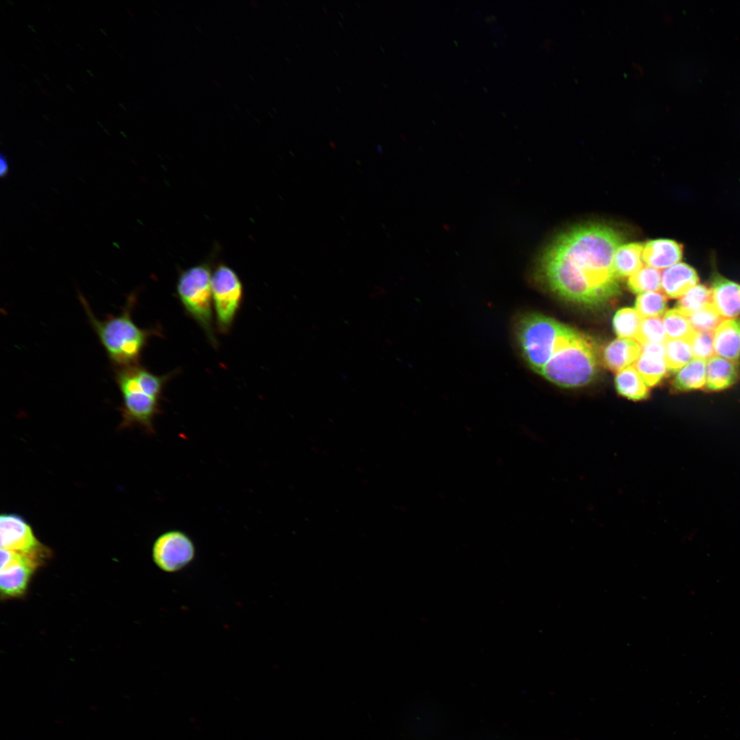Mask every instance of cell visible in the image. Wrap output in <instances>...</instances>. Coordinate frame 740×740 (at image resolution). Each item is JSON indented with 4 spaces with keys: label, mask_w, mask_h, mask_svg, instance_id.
Masks as SVG:
<instances>
[{
    "label": "cell",
    "mask_w": 740,
    "mask_h": 740,
    "mask_svg": "<svg viewBox=\"0 0 740 740\" xmlns=\"http://www.w3.org/2000/svg\"><path fill=\"white\" fill-rule=\"evenodd\" d=\"M618 230L602 223L575 226L556 236L539 254L534 275L567 300L602 304L619 293L613 259L624 244Z\"/></svg>",
    "instance_id": "6da1fadb"
},
{
    "label": "cell",
    "mask_w": 740,
    "mask_h": 740,
    "mask_svg": "<svg viewBox=\"0 0 740 740\" xmlns=\"http://www.w3.org/2000/svg\"><path fill=\"white\" fill-rule=\"evenodd\" d=\"M78 297L90 325L114 368L139 364L141 353L149 338L158 332L156 328H140L133 321L132 315L137 301L135 293L127 296L121 313L115 316L108 314L103 320L95 317L87 300L80 293Z\"/></svg>",
    "instance_id": "7a4b0ae2"
},
{
    "label": "cell",
    "mask_w": 740,
    "mask_h": 740,
    "mask_svg": "<svg viewBox=\"0 0 740 740\" xmlns=\"http://www.w3.org/2000/svg\"><path fill=\"white\" fill-rule=\"evenodd\" d=\"M115 382L121 393L120 408L125 426L139 423L149 427L158 410L160 397L168 373L155 375L140 364L114 368Z\"/></svg>",
    "instance_id": "3957f363"
},
{
    "label": "cell",
    "mask_w": 740,
    "mask_h": 740,
    "mask_svg": "<svg viewBox=\"0 0 740 740\" xmlns=\"http://www.w3.org/2000/svg\"><path fill=\"white\" fill-rule=\"evenodd\" d=\"M597 360L593 345L584 336L569 328L539 374L563 387L580 386L594 378Z\"/></svg>",
    "instance_id": "277c9868"
},
{
    "label": "cell",
    "mask_w": 740,
    "mask_h": 740,
    "mask_svg": "<svg viewBox=\"0 0 740 740\" xmlns=\"http://www.w3.org/2000/svg\"><path fill=\"white\" fill-rule=\"evenodd\" d=\"M569 328L547 316L529 313L517 324V338L530 367L540 373L552 356L560 338Z\"/></svg>",
    "instance_id": "5b68a950"
},
{
    "label": "cell",
    "mask_w": 740,
    "mask_h": 740,
    "mask_svg": "<svg viewBox=\"0 0 740 740\" xmlns=\"http://www.w3.org/2000/svg\"><path fill=\"white\" fill-rule=\"evenodd\" d=\"M212 274L207 264L194 265L181 273L176 288L186 312L204 330L210 341L216 345L212 309Z\"/></svg>",
    "instance_id": "8992f818"
},
{
    "label": "cell",
    "mask_w": 740,
    "mask_h": 740,
    "mask_svg": "<svg viewBox=\"0 0 740 740\" xmlns=\"http://www.w3.org/2000/svg\"><path fill=\"white\" fill-rule=\"evenodd\" d=\"M211 288L217 325L225 333L231 328L241 306L243 284L233 269L220 264L212 274Z\"/></svg>",
    "instance_id": "52a82bcc"
},
{
    "label": "cell",
    "mask_w": 740,
    "mask_h": 740,
    "mask_svg": "<svg viewBox=\"0 0 740 740\" xmlns=\"http://www.w3.org/2000/svg\"><path fill=\"white\" fill-rule=\"evenodd\" d=\"M153 559L159 569L175 573L185 568L195 556L191 539L180 530H170L160 535L153 547Z\"/></svg>",
    "instance_id": "ba28073f"
},
{
    "label": "cell",
    "mask_w": 740,
    "mask_h": 740,
    "mask_svg": "<svg viewBox=\"0 0 740 740\" xmlns=\"http://www.w3.org/2000/svg\"><path fill=\"white\" fill-rule=\"evenodd\" d=\"M36 556L1 549L0 586L2 593L16 596L24 592L36 563Z\"/></svg>",
    "instance_id": "9c48e42d"
},
{
    "label": "cell",
    "mask_w": 740,
    "mask_h": 740,
    "mask_svg": "<svg viewBox=\"0 0 740 740\" xmlns=\"http://www.w3.org/2000/svg\"><path fill=\"white\" fill-rule=\"evenodd\" d=\"M1 549L36 555L39 543L27 523L13 515H2L0 518Z\"/></svg>",
    "instance_id": "30bf717a"
},
{
    "label": "cell",
    "mask_w": 740,
    "mask_h": 740,
    "mask_svg": "<svg viewBox=\"0 0 740 740\" xmlns=\"http://www.w3.org/2000/svg\"><path fill=\"white\" fill-rule=\"evenodd\" d=\"M712 302L724 319L740 315V284L718 273L711 280Z\"/></svg>",
    "instance_id": "8fae6325"
},
{
    "label": "cell",
    "mask_w": 740,
    "mask_h": 740,
    "mask_svg": "<svg viewBox=\"0 0 740 740\" xmlns=\"http://www.w3.org/2000/svg\"><path fill=\"white\" fill-rule=\"evenodd\" d=\"M682 251V245L675 241L653 240L643 245L642 260L648 267L667 269L681 260Z\"/></svg>",
    "instance_id": "7c38bea8"
},
{
    "label": "cell",
    "mask_w": 740,
    "mask_h": 740,
    "mask_svg": "<svg viewBox=\"0 0 740 740\" xmlns=\"http://www.w3.org/2000/svg\"><path fill=\"white\" fill-rule=\"evenodd\" d=\"M698 282L695 270L683 262L669 267L661 273V288L665 295L671 299L681 297Z\"/></svg>",
    "instance_id": "4fadbf2b"
},
{
    "label": "cell",
    "mask_w": 740,
    "mask_h": 740,
    "mask_svg": "<svg viewBox=\"0 0 740 740\" xmlns=\"http://www.w3.org/2000/svg\"><path fill=\"white\" fill-rule=\"evenodd\" d=\"M641 354V345L634 339L618 338L604 349L603 360L613 372H619L632 365Z\"/></svg>",
    "instance_id": "5bb4252c"
},
{
    "label": "cell",
    "mask_w": 740,
    "mask_h": 740,
    "mask_svg": "<svg viewBox=\"0 0 740 740\" xmlns=\"http://www.w3.org/2000/svg\"><path fill=\"white\" fill-rule=\"evenodd\" d=\"M739 378L738 362L713 356L706 366V388L710 391L726 389L737 382Z\"/></svg>",
    "instance_id": "9a60e30c"
},
{
    "label": "cell",
    "mask_w": 740,
    "mask_h": 740,
    "mask_svg": "<svg viewBox=\"0 0 740 740\" xmlns=\"http://www.w3.org/2000/svg\"><path fill=\"white\" fill-rule=\"evenodd\" d=\"M716 356L734 362L740 359V319H724L714 331Z\"/></svg>",
    "instance_id": "2e32d148"
},
{
    "label": "cell",
    "mask_w": 740,
    "mask_h": 740,
    "mask_svg": "<svg viewBox=\"0 0 740 740\" xmlns=\"http://www.w3.org/2000/svg\"><path fill=\"white\" fill-rule=\"evenodd\" d=\"M643 248L640 243H630L617 249L613 259V271L617 278L630 277L643 266Z\"/></svg>",
    "instance_id": "e0dca14e"
},
{
    "label": "cell",
    "mask_w": 740,
    "mask_h": 740,
    "mask_svg": "<svg viewBox=\"0 0 740 740\" xmlns=\"http://www.w3.org/2000/svg\"><path fill=\"white\" fill-rule=\"evenodd\" d=\"M615 386L620 395L632 400L645 399L650 394L648 386L633 365L617 372Z\"/></svg>",
    "instance_id": "ac0fdd59"
},
{
    "label": "cell",
    "mask_w": 740,
    "mask_h": 740,
    "mask_svg": "<svg viewBox=\"0 0 740 740\" xmlns=\"http://www.w3.org/2000/svg\"><path fill=\"white\" fill-rule=\"evenodd\" d=\"M706 360L693 358L676 374L672 386L678 391L703 388L706 384Z\"/></svg>",
    "instance_id": "d6986e66"
},
{
    "label": "cell",
    "mask_w": 740,
    "mask_h": 740,
    "mask_svg": "<svg viewBox=\"0 0 740 740\" xmlns=\"http://www.w3.org/2000/svg\"><path fill=\"white\" fill-rule=\"evenodd\" d=\"M648 386H653L661 382L667 373L664 356L641 352L633 364Z\"/></svg>",
    "instance_id": "ffe728a7"
},
{
    "label": "cell",
    "mask_w": 740,
    "mask_h": 740,
    "mask_svg": "<svg viewBox=\"0 0 740 740\" xmlns=\"http://www.w3.org/2000/svg\"><path fill=\"white\" fill-rule=\"evenodd\" d=\"M665 361L667 369L678 371L689 363L693 357L691 341L686 339H667L665 343Z\"/></svg>",
    "instance_id": "44dd1931"
},
{
    "label": "cell",
    "mask_w": 740,
    "mask_h": 740,
    "mask_svg": "<svg viewBox=\"0 0 740 740\" xmlns=\"http://www.w3.org/2000/svg\"><path fill=\"white\" fill-rule=\"evenodd\" d=\"M667 339H686L691 341L695 331L688 317L676 308L667 310L663 319Z\"/></svg>",
    "instance_id": "7402d4cb"
},
{
    "label": "cell",
    "mask_w": 740,
    "mask_h": 740,
    "mask_svg": "<svg viewBox=\"0 0 740 740\" xmlns=\"http://www.w3.org/2000/svg\"><path fill=\"white\" fill-rule=\"evenodd\" d=\"M711 302V288L704 284H696L680 297L676 308L689 317Z\"/></svg>",
    "instance_id": "603a6c76"
},
{
    "label": "cell",
    "mask_w": 740,
    "mask_h": 740,
    "mask_svg": "<svg viewBox=\"0 0 740 740\" xmlns=\"http://www.w3.org/2000/svg\"><path fill=\"white\" fill-rule=\"evenodd\" d=\"M628 286L635 293L658 291L661 289V273L656 269L643 266L629 277Z\"/></svg>",
    "instance_id": "cb8c5ba5"
},
{
    "label": "cell",
    "mask_w": 740,
    "mask_h": 740,
    "mask_svg": "<svg viewBox=\"0 0 740 740\" xmlns=\"http://www.w3.org/2000/svg\"><path fill=\"white\" fill-rule=\"evenodd\" d=\"M642 317L631 308L619 310L613 318V327L619 338L636 339Z\"/></svg>",
    "instance_id": "d4e9b609"
},
{
    "label": "cell",
    "mask_w": 740,
    "mask_h": 740,
    "mask_svg": "<svg viewBox=\"0 0 740 740\" xmlns=\"http://www.w3.org/2000/svg\"><path fill=\"white\" fill-rule=\"evenodd\" d=\"M667 304L665 294L659 291L648 292L637 296L635 309L642 318L657 317L665 314Z\"/></svg>",
    "instance_id": "484cf974"
},
{
    "label": "cell",
    "mask_w": 740,
    "mask_h": 740,
    "mask_svg": "<svg viewBox=\"0 0 740 740\" xmlns=\"http://www.w3.org/2000/svg\"><path fill=\"white\" fill-rule=\"evenodd\" d=\"M667 340L663 321L659 317L642 319L635 339L641 346L647 343H665Z\"/></svg>",
    "instance_id": "4316f807"
},
{
    "label": "cell",
    "mask_w": 740,
    "mask_h": 740,
    "mask_svg": "<svg viewBox=\"0 0 740 740\" xmlns=\"http://www.w3.org/2000/svg\"><path fill=\"white\" fill-rule=\"evenodd\" d=\"M687 317L692 328L696 332H713L724 320L714 306L713 302Z\"/></svg>",
    "instance_id": "83f0119b"
},
{
    "label": "cell",
    "mask_w": 740,
    "mask_h": 740,
    "mask_svg": "<svg viewBox=\"0 0 740 740\" xmlns=\"http://www.w3.org/2000/svg\"><path fill=\"white\" fill-rule=\"evenodd\" d=\"M693 358L707 360L714 354V332H696L691 341Z\"/></svg>",
    "instance_id": "f1b7e54d"
},
{
    "label": "cell",
    "mask_w": 740,
    "mask_h": 740,
    "mask_svg": "<svg viewBox=\"0 0 740 740\" xmlns=\"http://www.w3.org/2000/svg\"><path fill=\"white\" fill-rule=\"evenodd\" d=\"M8 171H9V167H8V160H7L5 156L3 154V153L1 152V155H0V175H1V177H6L8 173Z\"/></svg>",
    "instance_id": "f546056e"
}]
</instances>
